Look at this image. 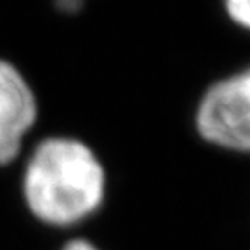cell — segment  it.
I'll return each mask as SVG.
<instances>
[{
    "mask_svg": "<svg viewBox=\"0 0 250 250\" xmlns=\"http://www.w3.org/2000/svg\"><path fill=\"white\" fill-rule=\"evenodd\" d=\"M107 189L106 169L97 152L76 137L39 141L22 174L30 213L50 226H72L99 211Z\"/></svg>",
    "mask_w": 250,
    "mask_h": 250,
    "instance_id": "1",
    "label": "cell"
},
{
    "mask_svg": "<svg viewBox=\"0 0 250 250\" xmlns=\"http://www.w3.org/2000/svg\"><path fill=\"white\" fill-rule=\"evenodd\" d=\"M191 126L206 146L250 158V63L206 85L193 107Z\"/></svg>",
    "mask_w": 250,
    "mask_h": 250,
    "instance_id": "2",
    "label": "cell"
},
{
    "mask_svg": "<svg viewBox=\"0 0 250 250\" xmlns=\"http://www.w3.org/2000/svg\"><path fill=\"white\" fill-rule=\"evenodd\" d=\"M36 121L37 99L32 85L13 63L0 60V165L17 158Z\"/></svg>",
    "mask_w": 250,
    "mask_h": 250,
    "instance_id": "3",
    "label": "cell"
},
{
    "mask_svg": "<svg viewBox=\"0 0 250 250\" xmlns=\"http://www.w3.org/2000/svg\"><path fill=\"white\" fill-rule=\"evenodd\" d=\"M221 8L233 28L250 36V0H224L221 2Z\"/></svg>",
    "mask_w": 250,
    "mask_h": 250,
    "instance_id": "4",
    "label": "cell"
},
{
    "mask_svg": "<svg viewBox=\"0 0 250 250\" xmlns=\"http://www.w3.org/2000/svg\"><path fill=\"white\" fill-rule=\"evenodd\" d=\"M62 250H102L99 249L95 243H91L89 239H82V237H78V239H71L69 243H65L62 247Z\"/></svg>",
    "mask_w": 250,
    "mask_h": 250,
    "instance_id": "5",
    "label": "cell"
}]
</instances>
